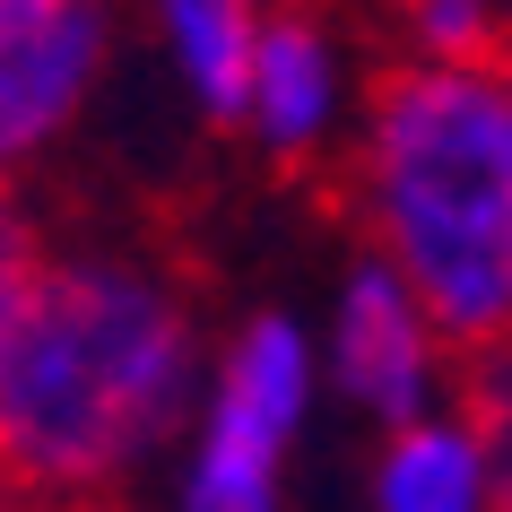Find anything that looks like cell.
Returning <instances> with one entry per match:
<instances>
[{
  "label": "cell",
  "mask_w": 512,
  "mask_h": 512,
  "mask_svg": "<svg viewBox=\"0 0 512 512\" xmlns=\"http://www.w3.org/2000/svg\"><path fill=\"white\" fill-rule=\"evenodd\" d=\"M200 400V330L148 261H44L0 356V495L87 512Z\"/></svg>",
  "instance_id": "cell-1"
},
{
  "label": "cell",
  "mask_w": 512,
  "mask_h": 512,
  "mask_svg": "<svg viewBox=\"0 0 512 512\" xmlns=\"http://www.w3.org/2000/svg\"><path fill=\"white\" fill-rule=\"evenodd\" d=\"M356 191L374 261L408 278L443 348L512 339V61H408L374 87Z\"/></svg>",
  "instance_id": "cell-2"
},
{
  "label": "cell",
  "mask_w": 512,
  "mask_h": 512,
  "mask_svg": "<svg viewBox=\"0 0 512 512\" xmlns=\"http://www.w3.org/2000/svg\"><path fill=\"white\" fill-rule=\"evenodd\" d=\"M313 382H322V348L287 313H261L226 348L217 391L200 408L183 512H278V469H287V443L313 408Z\"/></svg>",
  "instance_id": "cell-3"
},
{
  "label": "cell",
  "mask_w": 512,
  "mask_h": 512,
  "mask_svg": "<svg viewBox=\"0 0 512 512\" xmlns=\"http://www.w3.org/2000/svg\"><path fill=\"white\" fill-rule=\"evenodd\" d=\"M330 382L356 408H374L382 426H417L434 417L443 391V330L426 322V304L408 296V278L391 261H356V278L339 287L330 313Z\"/></svg>",
  "instance_id": "cell-4"
},
{
  "label": "cell",
  "mask_w": 512,
  "mask_h": 512,
  "mask_svg": "<svg viewBox=\"0 0 512 512\" xmlns=\"http://www.w3.org/2000/svg\"><path fill=\"white\" fill-rule=\"evenodd\" d=\"M96 61H105V9L96 0H61L35 27L0 35V174L70 131V113L96 87Z\"/></svg>",
  "instance_id": "cell-5"
},
{
  "label": "cell",
  "mask_w": 512,
  "mask_h": 512,
  "mask_svg": "<svg viewBox=\"0 0 512 512\" xmlns=\"http://www.w3.org/2000/svg\"><path fill=\"white\" fill-rule=\"evenodd\" d=\"M243 122L270 139L278 157L322 148V131L339 122V61H330L313 18H270L261 53H252V87H243Z\"/></svg>",
  "instance_id": "cell-6"
},
{
  "label": "cell",
  "mask_w": 512,
  "mask_h": 512,
  "mask_svg": "<svg viewBox=\"0 0 512 512\" xmlns=\"http://www.w3.org/2000/svg\"><path fill=\"white\" fill-rule=\"evenodd\" d=\"M374 512H495V469H486L478 426L452 408L391 426L374 460Z\"/></svg>",
  "instance_id": "cell-7"
},
{
  "label": "cell",
  "mask_w": 512,
  "mask_h": 512,
  "mask_svg": "<svg viewBox=\"0 0 512 512\" xmlns=\"http://www.w3.org/2000/svg\"><path fill=\"white\" fill-rule=\"evenodd\" d=\"M165 44H174V70L209 113H243V87H252V53H261V9L252 0H157Z\"/></svg>",
  "instance_id": "cell-8"
},
{
  "label": "cell",
  "mask_w": 512,
  "mask_h": 512,
  "mask_svg": "<svg viewBox=\"0 0 512 512\" xmlns=\"http://www.w3.org/2000/svg\"><path fill=\"white\" fill-rule=\"evenodd\" d=\"M504 9L495 0H408V44L434 70H478V61H504Z\"/></svg>",
  "instance_id": "cell-9"
},
{
  "label": "cell",
  "mask_w": 512,
  "mask_h": 512,
  "mask_svg": "<svg viewBox=\"0 0 512 512\" xmlns=\"http://www.w3.org/2000/svg\"><path fill=\"white\" fill-rule=\"evenodd\" d=\"M460 417H469V426H478V443H486V469H495V512H512V339L469 356Z\"/></svg>",
  "instance_id": "cell-10"
},
{
  "label": "cell",
  "mask_w": 512,
  "mask_h": 512,
  "mask_svg": "<svg viewBox=\"0 0 512 512\" xmlns=\"http://www.w3.org/2000/svg\"><path fill=\"white\" fill-rule=\"evenodd\" d=\"M35 278H44L35 226H27V209L9 200V183H0V356H9V330H18V313H27Z\"/></svg>",
  "instance_id": "cell-11"
},
{
  "label": "cell",
  "mask_w": 512,
  "mask_h": 512,
  "mask_svg": "<svg viewBox=\"0 0 512 512\" xmlns=\"http://www.w3.org/2000/svg\"><path fill=\"white\" fill-rule=\"evenodd\" d=\"M44 9H61V0H0V35H18V27H35Z\"/></svg>",
  "instance_id": "cell-12"
},
{
  "label": "cell",
  "mask_w": 512,
  "mask_h": 512,
  "mask_svg": "<svg viewBox=\"0 0 512 512\" xmlns=\"http://www.w3.org/2000/svg\"><path fill=\"white\" fill-rule=\"evenodd\" d=\"M0 512H18V504H9V495H0Z\"/></svg>",
  "instance_id": "cell-13"
}]
</instances>
